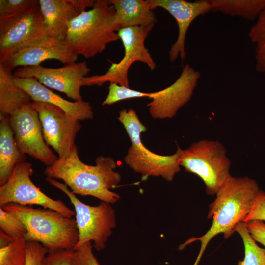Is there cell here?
<instances>
[{
    "mask_svg": "<svg viewBox=\"0 0 265 265\" xmlns=\"http://www.w3.org/2000/svg\"><path fill=\"white\" fill-rule=\"evenodd\" d=\"M256 181L248 177L231 176L220 188L214 201L209 205L208 218L212 226L200 237H192L180 245L179 250L196 241L201 242L199 253L193 265H198L210 240L223 233L225 239L234 232L236 226L244 222L260 191Z\"/></svg>",
    "mask_w": 265,
    "mask_h": 265,
    "instance_id": "obj_1",
    "label": "cell"
},
{
    "mask_svg": "<svg viewBox=\"0 0 265 265\" xmlns=\"http://www.w3.org/2000/svg\"><path fill=\"white\" fill-rule=\"evenodd\" d=\"M95 165L83 163L79 158L77 146L67 157L59 159L53 165L47 166L46 177L62 180L74 194L91 196L110 204L117 202L120 195L111 190L121 180L115 171L117 164L110 157L100 156Z\"/></svg>",
    "mask_w": 265,
    "mask_h": 265,
    "instance_id": "obj_2",
    "label": "cell"
},
{
    "mask_svg": "<svg viewBox=\"0 0 265 265\" xmlns=\"http://www.w3.org/2000/svg\"><path fill=\"white\" fill-rule=\"evenodd\" d=\"M119 29L115 9L108 0H96L91 9L69 22L65 41L75 54L89 59L120 40Z\"/></svg>",
    "mask_w": 265,
    "mask_h": 265,
    "instance_id": "obj_3",
    "label": "cell"
},
{
    "mask_svg": "<svg viewBox=\"0 0 265 265\" xmlns=\"http://www.w3.org/2000/svg\"><path fill=\"white\" fill-rule=\"evenodd\" d=\"M25 225L27 241L41 243L49 252L58 250H75L79 234L76 219L53 210L35 208L9 203L2 207Z\"/></svg>",
    "mask_w": 265,
    "mask_h": 265,
    "instance_id": "obj_4",
    "label": "cell"
},
{
    "mask_svg": "<svg viewBox=\"0 0 265 265\" xmlns=\"http://www.w3.org/2000/svg\"><path fill=\"white\" fill-rule=\"evenodd\" d=\"M226 152L218 141L201 140L182 150L180 165L202 179L208 195H215L231 176V161Z\"/></svg>",
    "mask_w": 265,
    "mask_h": 265,
    "instance_id": "obj_5",
    "label": "cell"
},
{
    "mask_svg": "<svg viewBox=\"0 0 265 265\" xmlns=\"http://www.w3.org/2000/svg\"><path fill=\"white\" fill-rule=\"evenodd\" d=\"M45 180L64 193L74 207L79 234L75 250L91 241L96 250H103L116 224V213L111 204L101 201L97 206L88 205L80 201L65 184L50 177H46Z\"/></svg>",
    "mask_w": 265,
    "mask_h": 265,
    "instance_id": "obj_6",
    "label": "cell"
},
{
    "mask_svg": "<svg viewBox=\"0 0 265 265\" xmlns=\"http://www.w3.org/2000/svg\"><path fill=\"white\" fill-rule=\"evenodd\" d=\"M154 25L129 27L117 32L124 49V55L118 63H112L104 74L87 76L83 79V86H102L104 83H115L130 87L128 71L134 62L146 64L151 71L156 64L145 46V41Z\"/></svg>",
    "mask_w": 265,
    "mask_h": 265,
    "instance_id": "obj_7",
    "label": "cell"
},
{
    "mask_svg": "<svg viewBox=\"0 0 265 265\" xmlns=\"http://www.w3.org/2000/svg\"><path fill=\"white\" fill-rule=\"evenodd\" d=\"M33 173L29 162L24 161L16 166L8 181L0 186V207L9 203L37 205L56 211L69 217L75 215V211L62 200L51 198L34 185L30 178Z\"/></svg>",
    "mask_w": 265,
    "mask_h": 265,
    "instance_id": "obj_8",
    "label": "cell"
},
{
    "mask_svg": "<svg viewBox=\"0 0 265 265\" xmlns=\"http://www.w3.org/2000/svg\"><path fill=\"white\" fill-rule=\"evenodd\" d=\"M10 127L20 149L47 166L59 159L46 143L41 123L32 103L16 110L9 117Z\"/></svg>",
    "mask_w": 265,
    "mask_h": 265,
    "instance_id": "obj_9",
    "label": "cell"
},
{
    "mask_svg": "<svg viewBox=\"0 0 265 265\" xmlns=\"http://www.w3.org/2000/svg\"><path fill=\"white\" fill-rule=\"evenodd\" d=\"M47 37L39 3L19 15L0 17V58Z\"/></svg>",
    "mask_w": 265,
    "mask_h": 265,
    "instance_id": "obj_10",
    "label": "cell"
},
{
    "mask_svg": "<svg viewBox=\"0 0 265 265\" xmlns=\"http://www.w3.org/2000/svg\"><path fill=\"white\" fill-rule=\"evenodd\" d=\"M32 106L38 113L47 144L53 148L59 159L69 156L76 146V137L81 128L80 121L48 103L32 102Z\"/></svg>",
    "mask_w": 265,
    "mask_h": 265,
    "instance_id": "obj_11",
    "label": "cell"
},
{
    "mask_svg": "<svg viewBox=\"0 0 265 265\" xmlns=\"http://www.w3.org/2000/svg\"><path fill=\"white\" fill-rule=\"evenodd\" d=\"M90 71L85 61L74 62L56 68L41 65L22 67L13 72L20 78H35L45 86L65 93L68 97L80 102L83 101L80 89L83 79Z\"/></svg>",
    "mask_w": 265,
    "mask_h": 265,
    "instance_id": "obj_12",
    "label": "cell"
},
{
    "mask_svg": "<svg viewBox=\"0 0 265 265\" xmlns=\"http://www.w3.org/2000/svg\"><path fill=\"white\" fill-rule=\"evenodd\" d=\"M200 77V72L186 64L173 83L153 92L152 101L147 105L151 117L159 119L174 117L191 99Z\"/></svg>",
    "mask_w": 265,
    "mask_h": 265,
    "instance_id": "obj_13",
    "label": "cell"
},
{
    "mask_svg": "<svg viewBox=\"0 0 265 265\" xmlns=\"http://www.w3.org/2000/svg\"><path fill=\"white\" fill-rule=\"evenodd\" d=\"M78 56L71 50L66 41L48 36L0 58V63L13 71L19 67L40 65L48 59H55L65 65L72 63L77 62Z\"/></svg>",
    "mask_w": 265,
    "mask_h": 265,
    "instance_id": "obj_14",
    "label": "cell"
},
{
    "mask_svg": "<svg viewBox=\"0 0 265 265\" xmlns=\"http://www.w3.org/2000/svg\"><path fill=\"white\" fill-rule=\"evenodd\" d=\"M152 10L160 7L168 12L176 20L178 26V35L169 51L171 62L178 57L184 60L186 56L185 40L188 28L197 17L211 11L208 0L194 2L184 0H147Z\"/></svg>",
    "mask_w": 265,
    "mask_h": 265,
    "instance_id": "obj_15",
    "label": "cell"
},
{
    "mask_svg": "<svg viewBox=\"0 0 265 265\" xmlns=\"http://www.w3.org/2000/svg\"><path fill=\"white\" fill-rule=\"evenodd\" d=\"M182 150L178 146L174 154L163 156L151 151L143 143L131 144L124 161L133 171L140 174L143 180L150 176H161L171 181L181 170L179 159Z\"/></svg>",
    "mask_w": 265,
    "mask_h": 265,
    "instance_id": "obj_16",
    "label": "cell"
},
{
    "mask_svg": "<svg viewBox=\"0 0 265 265\" xmlns=\"http://www.w3.org/2000/svg\"><path fill=\"white\" fill-rule=\"evenodd\" d=\"M94 0H39L45 31L48 36L65 41L68 24L87 8Z\"/></svg>",
    "mask_w": 265,
    "mask_h": 265,
    "instance_id": "obj_17",
    "label": "cell"
},
{
    "mask_svg": "<svg viewBox=\"0 0 265 265\" xmlns=\"http://www.w3.org/2000/svg\"><path fill=\"white\" fill-rule=\"evenodd\" d=\"M13 80L20 88L26 92L33 102L48 103L62 109L71 118L79 121L91 119L94 112L88 102H70L54 93L32 77L14 76Z\"/></svg>",
    "mask_w": 265,
    "mask_h": 265,
    "instance_id": "obj_18",
    "label": "cell"
},
{
    "mask_svg": "<svg viewBox=\"0 0 265 265\" xmlns=\"http://www.w3.org/2000/svg\"><path fill=\"white\" fill-rule=\"evenodd\" d=\"M17 145L9 118L0 117V186L10 177L16 166L26 156Z\"/></svg>",
    "mask_w": 265,
    "mask_h": 265,
    "instance_id": "obj_19",
    "label": "cell"
},
{
    "mask_svg": "<svg viewBox=\"0 0 265 265\" xmlns=\"http://www.w3.org/2000/svg\"><path fill=\"white\" fill-rule=\"evenodd\" d=\"M115 11L120 29L154 25L157 17L148 0H108Z\"/></svg>",
    "mask_w": 265,
    "mask_h": 265,
    "instance_id": "obj_20",
    "label": "cell"
},
{
    "mask_svg": "<svg viewBox=\"0 0 265 265\" xmlns=\"http://www.w3.org/2000/svg\"><path fill=\"white\" fill-rule=\"evenodd\" d=\"M14 76L12 70L0 63V117L9 118L33 102L30 96L15 84Z\"/></svg>",
    "mask_w": 265,
    "mask_h": 265,
    "instance_id": "obj_21",
    "label": "cell"
},
{
    "mask_svg": "<svg viewBox=\"0 0 265 265\" xmlns=\"http://www.w3.org/2000/svg\"><path fill=\"white\" fill-rule=\"evenodd\" d=\"M211 11L248 20H256L265 8V0H208Z\"/></svg>",
    "mask_w": 265,
    "mask_h": 265,
    "instance_id": "obj_22",
    "label": "cell"
},
{
    "mask_svg": "<svg viewBox=\"0 0 265 265\" xmlns=\"http://www.w3.org/2000/svg\"><path fill=\"white\" fill-rule=\"evenodd\" d=\"M248 37L255 46V69L258 72L265 73V8L250 28Z\"/></svg>",
    "mask_w": 265,
    "mask_h": 265,
    "instance_id": "obj_23",
    "label": "cell"
},
{
    "mask_svg": "<svg viewBox=\"0 0 265 265\" xmlns=\"http://www.w3.org/2000/svg\"><path fill=\"white\" fill-rule=\"evenodd\" d=\"M234 231L239 234L244 246V258L238 265H265V249L257 244L248 232L244 222L238 224Z\"/></svg>",
    "mask_w": 265,
    "mask_h": 265,
    "instance_id": "obj_24",
    "label": "cell"
},
{
    "mask_svg": "<svg viewBox=\"0 0 265 265\" xmlns=\"http://www.w3.org/2000/svg\"><path fill=\"white\" fill-rule=\"evenodd\" d=\"M24 237L12 239L0 247V265H26V244Z\"/></svg>",
    "mask_w": 265,
    "mask_h": 265,
    "instance_id": "obj_25",
    "label": "cell"
},
{
    "mask_svg": "<svg viewBox=\"0 0 265 265\" xmlns=\"http://www.w3.org/2000/svg\"><path fill=\"white\" fill-rule=\"evenodd\" d=\"M118 120L124 126L132 145L142 143L141 134L147 130L146 127L139 120L132 108L123 109L119 112Z\"/></svg>",
    "mask_w": 265,
    "mask_h": 265,
    "instance_id": "obj_26",
    "label": "cell"
},
{
    "mask_svg": "<svg viewBox=\"0 0 265 265\" xmlns=\"http://www.w3.org/2000/svg\"><path fill=\"white\" fill-rule=\"evenodd\" d=\"M0 229L11 238L25 237L27 230L23 223L14 214L0 207Z\"/></svg>",
    "mask_w": 265,
    "mask_h": 265,
    "instance_id": "obj_27",
    "label": "cell"
},
{
    "mask_svg": "<svg viewBox=\"0 0 265 265\" xmlns=\"http://www.w3.org/2000/svg\"><path fill=\"white\" fill-rule=\"evenodd\" d=\"M152 92H143L131 89L115 83H110L108 93L102 105H110L124 100L142 97H151Z\"/></svg>",
    "mask_w": 265,
    "mask_h": 265,
    "instance_id": "obj_28",
    "label": "cell"
},
{
    "mask_svg": "<svg viewBox=\"0 0 265 265\" xmlns=\"http://www.w3.org/2000/svg\"><path fill=\"white\" fill-rule=\"evenodd\" d=\"M39 3L38 0H0V17L19 15Z\"/></svg>",
    "mask_w": 265,
    "mask_h": 265,
    "instance_id": "obj_29",
    "label": "cell"
},
{
    "mask_svg": "<svg viewBox=\"0 0 265 265\" xmlns=\"http://www.w3.org/2000/svg\"><path fill=\"white\" fill-rule=\"evenodd\" d=\"M91 241L84 243L74 251L72 265H100L95 256Z\"/></svg>",
    "mask_w": 265,
    "mask_h": 265,
    "instance_id": "obj_30",
    "label": "cell"
},
{
    "mask_svg": "<svg viewBox=\"0 0 265 265\" xmlns=\"http://www.w3.org/2000/svg\"><path fill=\"white\" fill-rule=\"evenodd\" d=\"M48 253L47 249L41 243L27 241L26 265H42L43 261Z\"/></svg>",
    "mask_w": 265,
    "mask_h": 265,
    "instance_id": "obj_31",
    "label": "cell"
},
{
    "mask_svg": "<svg viewBox=\"0 0 265 265\" xmlns=\"http://www.w3.org/2000/svg\"><path fill=\"white\" fill-rule=\"evenodd\" d=\"M73 250H58L49 252L45 257L42 265H72Z\"/></svg>",
    "mask_w": 265,
    "mask_h": 265,
    "instance_id": "obj_32",
    "label": "cell"
},
{
    "mask_svg": "<svg viewBox=\"0 0 265 265\" xmlns=\"http://www.w3.org/2000/svg\"><path fill=\"white\" fill-rule=\"evenodd\" d=\"M253 220L265 221V193L261 190L244 222Z\"/></svg>",
    "mask_w": 265,
    "mask_h": 265,
    "instance_id": "obj_33",
    "label": "cell"
},
{
    "mask_svg": "<svg viewBox=\"0 0 265 265\" xmlns=\"http://www.w3.org/2000/svg\"><path fill=\"white\" fill-rule=\"evenodd\" d=\"M244 223L251 237L255 241L262 244L265 249V223L258 220H250Z\"/></svg>",
    "mask_w": 265,
    "mask_h": 265,
    "instance_id": "obj_34",
    "label": "cell"
}]
</instances>
